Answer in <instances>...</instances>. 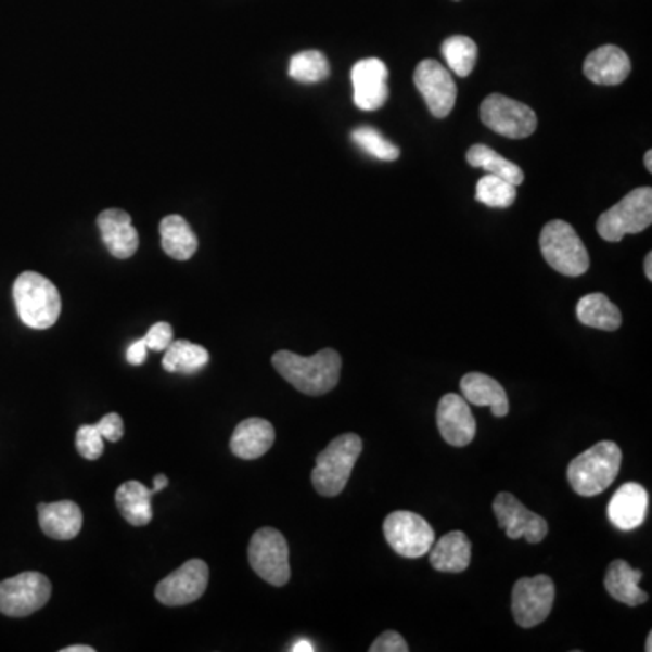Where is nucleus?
Masks as SVG:
<instances>
[{"label": "nucleus", "mask_w": 652, "mask_h": 652, "mask_svg": "<svg viewBox=\"0 0 652 652\" xmlns=\"http://www.w3.org/2000/svg\"><path fill=\"white\" fill-rule=\"evenodd\" d=\"M272 365L276 372L302 394L319 397L337 386L343 361L337 351L324 348L312 357L297 356L289 350L276 351Z\"/></svg>", "instance_id": "f257e3e1"}, {"label": "nucleus", "mask_w": 652, "mask_h": 652, "mask_svg": "<svg viewBox=\"0 0 652 652\" xmlns=\"http://www.w3.org/2000/svg\"><path fill=\"white\" fill-rule=\"evenodd\" d=\"M622 450L613 440H602L573 459L567 468L571 488L581 497H595L618 477Z\"/></svg>", "instance_id": "f03ea898"}, {"label": "nucleus", "mask_w": 652, "mask_h": 652, "mask_svg": "<svg viewBox=\"0 0 652 652\" xmlns=\"http://www.w3.org/2000/svg\"><path fill=\"white\" fill-rule=\"evenodd\" d=\"M13 299L18 318L29 329H51L61 316V294L48 278L37 272L18 276L13 285Z\"/></svg>", "instance_id": "7ed1b4c3"}, {"label": "nucleus", "mask_w": 652, "mask_h": 652, "mask_svg": "<svg viewBox=\"0 0 652 652\" xmlns=\"http://www.w3.org/2000/svg\"><path fill=\"white\" fill-rule=\"evenodd\" d=\"M361 451L362 439L356 433L335 437L316 459L310 475L316 491L323 497H337L350 481L351 470Z\"/></svg>", "instance_id": "20e7f679"}, {"label": "nucleus", "mask_w": 652, "mask_h": 652, "mask_svg": "<svg viewBox=\"0 0 652 652\" xmlns=\"http://www.w3.org/2000/svg\"><path fill=\"white\" fill-rule=\"evenodd\" d=\"M651 223L652 189L638 187L598 218L597 231L605 242L618 243L627 234L645 231Z\"/></svg>", "instance_id": "39448f33"}, {"label": "nucleus", "mask_w": 652, "mask_h": 652, "mask_svg": "<svg viewBox=\"0 0 652 652\" xmlns=\"http://www.w3.org/2000/svg\"><path fill=\"white\" fill-rule=\"evenodd\" d=\"M540 251L549 267L567 278H578L589 269L586 245L567 221L553 220L544 227Z\"/></svg>", "instance_id": "423d86ee"}, {"label": "nucleus", "mask_w": 652, "mask_h": 652, "mask_svg": "<svg viewBox=\"0 0 652 652\" xmlns=\"http://www.w3.org/2000/svg\"><path fill=\"white\" fill-rule=\"evenodd\" d=\"M248 564L270 586H285L291 580L289 544L285 537L274 527L258 529L248 544Z\"/></svg>", "instance_id": "0eeeda50"}, {"label": "nucleus", "mask_w": 652, "mask_h": 652, "mask_svg": "<svg viewBox=\"0 0 652 652\" xmlns=\"http://www.w3.org/2000/svg\"><path fill=\"white\" fill-rule=\"evenodd\" d=\"M51 581L42 573L26 571L0 581V613L24 618L50 602Z\"/></svg>", "instance_id": "6e6552de"}, {"label": "nucleus", "mask_w": 652, "mask_h": 652, "mask_svg": "<svg viewBox=\"0 0 652 652\" xmlns=\"http://www.w3.org/2000/svg\"><path fill=\"white\" fill-rule=\"evenodd\" d=\"M383 532L389 548L405 559H421L435 542L432 526L411 511L389 513L384 519Z\"/></svg>", "instance_id": "1a4fd4ad"}, {"label": "nucleus", "mask_w": 652, "mask_h": 652, "mask_svg": "<svg viewBox=\"0 0 652 652\" xmlns=\"http://www.w3.org/2000/svg\"><path fill=\"white\" fill-rule=\"evenodd\" d=\"M484 126L500 137L527 138L537 129V115L529 105L508 99L504 94H489L481 105Z\"/></svg>", "instance_id": "9d476101"}, {"label": "nucleus", "mask_w": 652, "mask_h": 652, "mask_svg": "<svg viewBox=\"0 0 652 652\" xmlns=\"http://www.w3.org/2000/svg\"><path fill=\"white\" fill-rule=\"evenodd\" d=\"M554 603V584L548 575L521 578L513 586L511 609L516 624L529 629L548 618Z\"/></svg>", "instance_id": "9b49d317"}, {"label": "nucleus", "mask_w": 652, "mask_h": 652, "mask_svg": "<svg viewBox=\"0 0 652 652\" xmlns=\"http://www.w3.org/2000/svg\"><path fill=\"white\" fill-rule=\"evenodd\" d=\"M413 82L435 118L450 115L456 105L457 86L451 73L440 62L432 59L419 62L413 73Z\"/></svg>", "instance_id": "f8f14e48"}, {"label": "nucleus", "mask_w": 652, "mask_h": 652, "mask_svg": "<svg viewBox=\"0 0 652 652\" xmlns=\"http://www.w3.org/2000/svg\"><path fill=\"white\" fill-rule=\"evenodd\" d=\"M494 513L499 526L511 540L526 538L529 544H540L548 537V522L544 516L527 510L515 495L499 494L494 500Z\"/></svg>", "instance_id": "ddd939ff"}, {"label": "nucleus", "mask_w": 652, "mask_h": 652, "mask_svg": "<svg viewBox=\"0 0 652 652\" xmlns=\"http://www.w3.org/2000/svg\"><path fill=\"white\" fill-rule=\"evenodd\" d=\"M208 584V565L203 560L192 559L172 571L169 576L156 586L158 602L169 608L187 605L196 602L202 597Z\"/></svg>", "instance_id": "4468645a"}, {"label": "nucleus", "mask_w": 652, "mask_h": 652, "mask_svg": "<svg viewBox=\"0 0 652 652\" xmlns=\"http://www.w3.org/2000/svg\"><path fill=\"white\" fill-rule=\"evenodd\" d=\"M354 102L362 111H378L388 100V67L379 59H365L351 67Z\"/></svg>", "instance_id": "2eb2a0df"}, {"label": "nucleus", "mask_w": 652, "mask_h": 652, "mask_svg": "<svg viewBox=\"0 0 652 652\" xmlns=\"http://www.w3.org/2000/svg\"><path fill=\"white\" fill-rule=\"evenodd\" d=\"M437 426L443 439L450 446H468L475 439L477 422L470 402L457 394H446L437 406Z\"/></svg>", "instance_id": "dca6fc26"}, {"label": "nucleus", "mask_w": 652, "mask_h": 652, "mask_svg": "<svg viewBox=\"0 0 652 652\" xmlns=\"http://www.w3.org/2000/svg\"><path fill=\"white\" fill-rule=\"evenodd\" d=\"M649 494L638 483H625L616 489L608 506L609 521L619 532H632L645 522Z\"/></svg>", "instance_id": "f3484780"}, {"label": "nucleus", "mask_w": 652, "mask_h": 652, "mask_svg": "<svg viewBox=\"0 0 652 652\" xmlns=\"http://www.w3.org/2000/svg\"><path fill=\"white\" fill-rule=\"evenodd\" d=\"M100 234L105 247L118 259L131 258L138 251V232L131 223V216L120 208H107L100 214Z\"/></svg>", "instance_id": "a211bd4d"}, {"label": "nucleus", "mask_w": 652, "mask_h": 652, "mask_svg": "<svg viewBox=\"0 0 652 652\" xmlns=\"http://www.w3.org/2000/svg\"><path fill=\"white\" fill-rule=\"evenodd\" d=\"M276 440L274 426L267 419L251 417L238 424L231 437V451L243 461L264 457Z\"/></svg>", "instance_id": "6ab92c4d"}, {"label": "nucleus", "mask_w": 652, "mask_h": 652, "mask_svg": "<svg viewBox=\"0 0 652 652\" xmlns=\"http://www.w3.org/2000/svg\"><path fill=\"white\" fill-rule=\"evenodd\" d=\"M584 75L598 86H618L630 75V59L616 46H602L587 56Z\"/></svg>", "instance_id": "aec40b11"}, {"label": "nucleus", "mask_w": 652, "mask_h": 652, "mask_svg": "<svg viewBox=\"0 0 652 652\" xmlns=\"http://www.w3.org/2000/svg\"><path fill=\"white\" fill-rule=\"evenodd\" d=\"M82 510L72 500L39 504V524L46 537L73 540L82 529Z\"/></svg>", "instance_id": "412c9836"}, {"label": "nucleus", "mask_w": 652, "mask_h": 652, "mask_svg": "<svg viewBox=\"0 0 652 652\" xmlns=\"http://www.w3.org/2000/svg\"><path fill=\"white\" fill-rule=\"evenodd\" d=\"M427 553L433 570L440 573H462L472 562V542L466 533L451 532L433 542Z\"/></svg>", "instance_id": "4be33fe9"}, {"label": "nucleus", "mask_w": 652, "mask_h": 652, "mask_svg": "<svg viewBox=\"0 0 652 652\" xmlns=\"http://www.w3.org/2000/svg\"><path fill=\"white\" fill-rule=\"evenodd\" d=\"M462 397L475 406H489L495 417H506L510 411L508 394L499 381L486 373H466L461 379Z\"/></svg>", "instance_id": "5701e85b"}, {"label": "nucleus", "mask_w": 652, "mask_h": 652, "mask_svg": "<svg viewBox=\"0 0 652 652\" xmlns=\"http://www.w3.org/2000/svg\"><path fill=\"white\" fill-rule=\"evenodd\" d=\"M641 576L643 573L640 570H632L625 560H614L608 567L603 584L616 602L636 608L649 600V595L640 587Z\"/></svg>", "instance_id": "b1692460"}, {"label": "nucleus", "mask_w": 652, "mask_h": 652, "mask_svg": "<svg viewBox=\"0 0 652 652\" xmlns=\"http://www.w3.org/2000/svg\"><path fill=\"white\" fill-rule=\"evenodd\" d=\"M153 488L149 489L138 481H129L116 489V506L131 526H148L149 522L153 521Z\"/></svg>", "instance_id": "393cba45"}, {"label": "nucleus", "mask_w": 652, "mask_h": 652, "mask_svg": "<svg viewBox=\"0 0 652 652\" xmlns=\"http://www.w3.org/2000/svg\"><path fill=\"white\" fill-rule=\"evenodd\" d=\"M576 318L586 327L605 330V332H614L622 324V314H619L618 307L600 292L581 297L576 305Z\"/></svg>", "instance_id": "a878e982"}, {"label": "nucleus", "mask_w": 652, "mask_h": 652, "mask_svg": "<svg viewBox=\"0 0 652 652\" xmlns=\"http://www.w3.org/2000/svg\"><path fill=\"white\" fill-rule=\"evenodd\" d=\"M159 236L165 254L178 261L191 259L197 251V238L181 216H167L159 223Z\"/></svg>", "instance_id": "bb28decb"}, {"label": "nucleus", "mask_w": 652, "mask_h": 652, "mask_svg": "<svg viewBox=\"0 0 652 652\" xmlns=\"http://www.w3.org/2000/svg\"><path fill=\"white\" fill-rule=\"evenodd\" d=\"M208 359L207 348L194 345L191 341L172 340L165 350L162 367L170 373H196L207 367Z\"/></svg>", "instance_id": "cd10ccee"}, {"label": "nucleus", "mask_w": 652, "mask_h": 652, "mask_svg": "<svg viewBox=\"0 0 652 652\" xmlns=\"http://www.w3.org/2000/svg\"><path fill=\"white\" fill-rule=\"evenodd\" d=\"M466 159L472 167L484 169L488 175L499 176V178L510 181L513 186L519 187L524 181V172H522L519 165L506 159L504 156H500L499 153H495L494 149H489L488 145H483V143L470 148Z\"/></svg>", "instance_id": "c85d7f7f"}, {"label": "nucleus", "mask_w": 652, "mask_h": 652, "mask_svg": "<svg viewBox=\"0 0 652 652\" xmlns=\"http://www.w3.org/2000/svg\"><path fill=\"white\" fill-rule=\"evenodd\" d=\"M443 56L450 72L456 73L457 77L466 78L472 75L475 62H477V44L470 37L456 35L443 42Z\"/></svg>", "instance_id": "c756f323"}, {"label": "nucleus", "mask_w": 652, "mask_h": 652, "mask_svg": "<svg viewBox=\"0 0 652 652\" xmlns=\"http://www.w3.org/2000/svg\"><path fill=\"white\" fill-rule=\"evenodd\" d=\"M289 75L296 82L318 84L327 80L330 75V64L321 51H302L292 56Z\"/></svg>", "instance_id": "7c9ffc66"}, {"label": "nucleus", "mask_w": 652, "mask_h": 652, "mask_svg": "<svg viewBox=\"0 0 652 652\" xmlns=\"http://www.w3.org/2000/svg\"><path fill=\"white\" fill-rule=\"evenodd\" d=\"M475 200L488 205V207H511L516 200V186L502 180L499 176L486 175L478 180Z\"/></svg>", "instance_id": "2f4dec72"}, {"label": "nucleus", "mask_w": 652, "mask_h": 652, "mask_svg": "<svg viewBox=\"0 0 652 652\" xmlns=\"http://www.w3.org/2000/svg\"><path fill=\"white\" fill-rule=\"evenodd\" d=\"M351 140L365 151L370 154L373 158L381 159V162H394L399 158L400 149L395 143L389 142L386 138L373 129V127H359L356 131L351 132Z\"/></svg>", "instance_id": "473e14b6"}, {"label": "nucleus", "mask_w": 652, "mask_h": 652, "mask_svg": "<svg viewBox=\"0 0 652 652\" xmlns=\"http://www.w3.org/2000/svg\"><path fill=\"white\" fill-rule=\"evenodd\" d=\"M104 437L97 424H84L77 432V450L84 459L97 461L104 453Z\"/></svg>", "instance_id": "72a5a7b5"}, {"label": "nucleus", "mask_w": 652, "mask_h": 652, "mask_svg": "<svg viewBox=\"0 0 652 652\" xmlns=\"http://www.w3.org/2000/svg\"><path fill=\"white\" fill-rule=\"evenodd\" d=\"M172 327L169 323H165V321H159V323L153 324L151 329H149L145 337H142L143 343L148 346V350L153 351H165L167 350V346L172 343Z\"/></svg>", "instance_id": "f704fd0d"}, {"label": "nucleus", "mask_w": 652, "mask_h": 652, "mask_svg": "<svg viewBox=\"0 0 652 652\" xmlns=\"http://www.w3.org/2000/svg\"><path fill=\"white\" fill-rule=\"evenodd\" d=\"M410 647L405 638L395 630H384L378 640L370 645V652H408Z\"/></svg>", "instance_id": "c9c22d12"}, {"label": "nucleus", "mask_w": 652, "mask_h": 652, "mask_svg": "<svg viewBox=\"0 0 652 652\" xmlns=\"http://www.w3.org/2000/svg\"><path fill=\"white\" fill-rule=\"evenodd\" d=\"M97 427L102 433V437L110 443H118L124 437V421H122L120 413H107L100 419Z\"/></svg>", "instance_id": "e433bc0d"}, {"label": "nucleus", "mask_w": 652, "mask_h": 652, "mask_svg": "<svg viewBox=\"0 0 652 652\" xmlns=\"http://www.w3.org/2000/svg\"><path fill=\"white\" fill-rule=\"evenodd\" d=\"M148 346L143 343V340H138L132 343L129 348H127V362L132 365V367H140L148 359Z\"/></svg>", "instance_id": "4c0bfd02"}, {"label": "nucleus", "mask_w": 652, "mask_h": 652, "mask_svg": "<svg viewBox=\"0 0 652 652\" xmlns=\"http://www.w3.org/2000/svg\"><path fill=\"white\" fill-rule=\"evenodd\" d=\"M167 484H169V478L165 477L164 473H159L154 477V494H158L162 489L167 488Z\"/></svg>", "instance_id": "58836bf2"}, {"label": "nucleus", "mask_w": 652, "mask_h": 652, "mask_svg": "<svg viewBox=\"0 0 652 652\" xmlns=\"http://www.w3.org/2000/svg\"><path fill=\"white\" fill-rule=\"evenodd\" d=\"M62 652H94V649L91 645H72L62 649Z\"/></svg>", "instance_id": "ea45409f"}, {"label": "nucleus", "mask_w": 652, "mask_h": 652, "mask_svg": "<svg viewBox=\"0 0 652 652\" xmlns=\"http://www.w3.org/2000/svg\"><path fill=\"white\" fill-rule=\"evenodd\" d=\"M643 270H645L647 280H652V253L647 254L645 264H643Z\"/></svg>", "instance_id": "a19ab883"}, {"label": "nucleus", "mask_w": 652, "mask_h": 652, "mask_svg": "<svg viewBox=\"0 0 652 652\" xmlns=\"http://www.w3.org/2000/svg\"><path fill=\"white\" fill-rule=\"evenodd\" d=\"M292 651L294 652H299V651H314V647L310 645V643H307V641H302V643H297L296 647H292Z\"/></svg>", "instance_id": "79ce46f5"}, {"label": "nucleus", "mask_w": 652, "mask_h": 652, "mask_svg": "<svg viewBox=\"0 0 652 652\" xmlns=\"http://www.w3.org/2000/svg\"><path fill=\"white\" fill-rule=\"evenodd\" d=\"M643 162H645L647 170H649V172H652V151H647L645 158H643Z\"/></svg>", "instance_id": "37998d69"}, {"label": "nucleus", "mask_w": 652, "mask_h": 652, "mask_svg": "<svg viewBox=\"0 0 652 652\" xmlns=\"http://www.w3.org/2000/svg\"><path fill=\"white\" fill-rule=\"evenodd\" d=\"M645 651L647 652H651L652 651V632H649V636H647Z\"/></svg>", "instance_id": "c03bdc74"}]
</instances>
